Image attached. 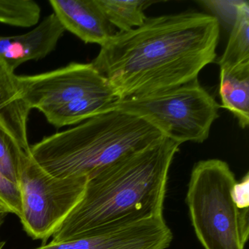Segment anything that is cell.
<instances>
[{"mask_svg":"<svg viewBox=\"0 0 249 249\" xmlns=\"http://www.w3.org/2000/svg\"><path fill=\"white\" fill-rule=\"evenodd\" d=\"M220 24L196 11L147 18L117 32L91 62L117 100L160 92L198 78L216 59Z\"/></svg>","mask_w":249,"mask_h":249,"instance_id":"obj_1","label":"cell"},{"mask_svg":"<svg viewBox=\"0 0 249 249\" xmlns=\"http://www.w3.org/2000/svg\"><path fill=\"white\" fill-rule=\"evenodd\" d=\"M180 145L164 137L89 177L81 201L52 241L91 237L163 216L169 171Z\"/></svg>","mask_w":249,"mask_h":249,"instance_id":"obj_2","label":"cell"},{"mask_svg":"<svg viewBox=\"0 0 249 249\" xmlns=\"http://www.w3.org/2000/svg\"><path fill=\"white\" fill-rule=\"evenodd\" d=\"M164 135L142 118L108 110L30 145L33 160L54 177L89 178Z\"/></svg>","mask_w":249,"mask_h":249,"instance_id":"obj_3","label":"cell"},{"mask_svg":"<svg viewBox=\"0 0 249 249\" xmlns=\"http://www.w3.org/2000/svg\"><path fill=\"white\" fill-rule=\"evenodd\" d=\"M237 180L226 161L210 159L192 168L186 202L195 234L205 249H245L249 209L233 197Z\"/></svg>","mask_w":249,"mask_h":249,"instance_id":"obj_4","label":"cell"},{"mask_svg":"<svg viewBox=\"0 0 249 249\" xmlns=\"http://www.w3.org/2000/svg\"><path fill=\"white\" fill-rule=\"evenodd\" d=\"M220 107L196 78L160 92L116 100L106 111L119 110L136 115L181 145L205 142L219 117Z\"/></svg>","mask_w":249,"mask_h":249,"instance_id":"obj_5","label":"cell"},{"mask_svg":"<svg viewBox=\"0 0 249 249\" xmlns=\"http://www.w3.org/2000/svg\"><path fill=\"white\" fill-rule=\"evenodd\" d=\"M88 178H57L43 170L31 154L24 156L18 175L23 228L33 240L46 242L79 203Z\"/></svg>","mask_w":249,"mask_h":249,"instance_id":"obj_6","label":"cell"},{"mask_svg":"<svg viewBox=\"0 0 249 249\" xmlns=\"http://www.w3.org/2000/svg\"><path fill=\"white\" fill-rule=\"evenodd\" d=\"M23 99L40 111L89 97L117 99L111 86L91 63L72 62L65 68L28 76H18Z\"/></svg>","mask_w":249,"mask_h":249,"instance_id":"obj_7","label":"cell"},{"mask_svg":"<svg viewBox=\"0 0 249 249\" xmlns=\"http://www.w3.org/2000/svg\"><path fill=\"white\" fill-rule=\"evenodd\" d=\"M173 240L164 217H156L91 237L51 241L33 249H167Z\"/></svg>","mask_w":249,"mask_h":249,"instance_id":"obj_8","label":"cell"},{"mask_svg":"<svg viewBox=\"0 0 249 249\" xmlns=\"http://www.w3.org/2000/svg\"><path fill=\"white\" fill-rule=\"evenodd\" d=\"M49 3L65 30L85 43L102 46L117 33L97 0H50Z\"/></svg>","mask_w":249,"mask_h":249,"instance_id":"obj_9","label":"cell"},{"mask_svg":"<svg viewBox=\"0 0 249 249\" xmlns=\"http://www.w3.org/2000/svg\"><path fill=\"white\" fill-rule=\"evenodd\" d=\"M65 31L53 14L27 34L0 36V59L14 72L24 62L43 59L52 53Z\"/></svg>","mask_w":249,"mask_h":249,"instance_id":"obj_10","label":"cell"},{"mask_svg":"<svg viewBox=\"0 0 249 249\" xmlns=\"http://www.w3.org/2000/svg\"><path fill=\"white\" fill-rule=\"evenodd\" d=\"M30 110L23 99L18 75L0 59V122L27 152H30L27 129Z\"/></svg>","mask_w":249,"mask_h":249,"instance_id":"obj_11","label":"cell"},{"mask_svg":"<svg viewBox=\"0 0 249 249\" xmlns=\"http://www.w3.org/2000/svg\"><path fill=\"white\" fill-rule=\"evenodd\" d=\"M220 71L229 72L249 71V3L237 1L228 43L218 62Z\"/></svg>","mask_w":249,"mask_h":249,"instance_id":"obj_12","label":"cell"},{"mask_svg":"<svg viewBox=\"0 0 249 249\" xmlns=\"http://www.w3.org/2000/svg\"><path fill=\"white\" fill-rule=\"evenodd\" d=\"M219 78L221 107L232 113L242 129H246L249 124V71H220Z\"/></svg>","mask_w":249,"mask_h":249,"instance_id":"obj_13","label":"cell"},{"mask_svg":"<svg viewBox=\"0 0 249 249\" xmlns=\"http://www.w3.org/2000/svg\"><path fill=\"white\" fill-rule=\"evenodd\" d=\"M117 99L107 97H89L66 104L41 110L51 124L61 128L82 123L87 119L101 114Z\"/></svg>","mask_w":249,"mask_h":249,"instance_id":"obj_14","label":"cell"},{"mask_svg":"<svg viewBox=\"0 0 249 249\" xmlns=\"http://www.w3.org/2000/svg\"><path fill=\"white\" fill-rule=\"evenodd\" d=\"M107 21L121 33L142 25L148 17L145 11L156 1L151 0H97Z\"/></svg>","mask_w":249,"mask_h":249,"instance_id":"obj_15","label":"cell"},{"mask_svg":"<svg viewBox=\"0 0 249 249\" xmlns=\"http://www.w3.org/2000/svg\"><path fill=\"white\" fill-rule=\"evenodd\" d=\"M29 154L0 122V173L18 184L21 161Z\"/></svg>","mask_w":249,"mask_h":249,"instance_id":"obj_16","label":"cell"},{"mask_svg":"<svg viewBox=\"0 0 249 249\" xmlns=\"http://www.w3.org/2000/svg\"><path fill=\"white\" fill-rule=\"evenodd\" d=\"M41 9L33 0H0V22L30 27L38 23Z\"/></svg>","mask_w":249,"mask_h":249,"instance_id":"obj_17","label":"cell"},{"mask_svg":"<svg viewBox=\"0 0 249 249\" xmlns=\"http://www.w3.org/2000/svg\"><path fill=\"white\" fill-rule=\"evenodd\" d=\"M0 205L8 213L19 218L22 212V202L19 185L0 173Z\"/></svg>","mask_w":249,"mask_h":249,"instance_id":"obj_18","label":"cell"},{"mask_svg":"<svg viewBox=\"0 0 249 249\" xmlns=\"http://www.w3.org/2000/svg\"><path fill=\"white\" fill-rule=\"evenodd\" d=\"M249 173L239 182H236L233 187V197L239 208H249Z\"/></svg>","mask_w":249,"mask_h":249,"instance_id":"obj_19","label":"cell"},{"mask_svg":"<svg viewBox=\"0 0 249 249\" xmlns=\"http://www.w3.org/2000/svg\"><path fill=\"white\" fill-rule=\"evenodd\" d=\"M8 213L7 212L6 210L2 206V205H0V227L2 226V224H3L4 218H5L7 215H8Z\"/></svg>","mask_w":249,"mask_h":249,"instance_id":"obj_20","label":"cell"},{"mask_svg":"<svg viewBox=\"0 0 249 249\" xmlns=\"http://www.w3.org/2000/svg\"><path fill=\"white\" fill-rule=\"evenodd\" d=\"M5 243L4 241H0V249H3L4 246H5Z\"/></svg>","mask_w":249,"mask_h":249,"instance_id":"obj_21","label":"cell"}]
</instances>
